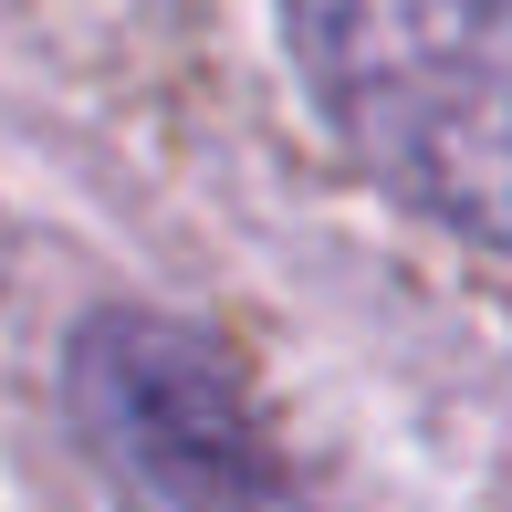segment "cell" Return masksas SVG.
<instances>
[{
    "label": "cell",
    "instance_id": "1",
    "mask_svg": "<svg viewBox=\"0 0 512 512\" xmlns=\"http://www.w3.org/2000/svg\"><path fill=\"white\" fill-rule=\"evenodd\" d=\"M283 53L387 199L512 262V0H283Z\"/></svg>",
    "mask_w": 512,
    "mask_h": 512
},
{
    "label": "cell",
    "instance_id": "2",
    "mask_svg": "<svg viewBox=\"0 0 512 512\" xmlns=\"http://www.w3.org/2000/svg\"><path fill=\"white\" fill-rule=\"evenodd\" d=\"M63 418L126 512H324L209 324L105 304L63 335Z\"/></svg>",
    "mask_w": 512,
    "mask_h": 512
}]
</instances>
